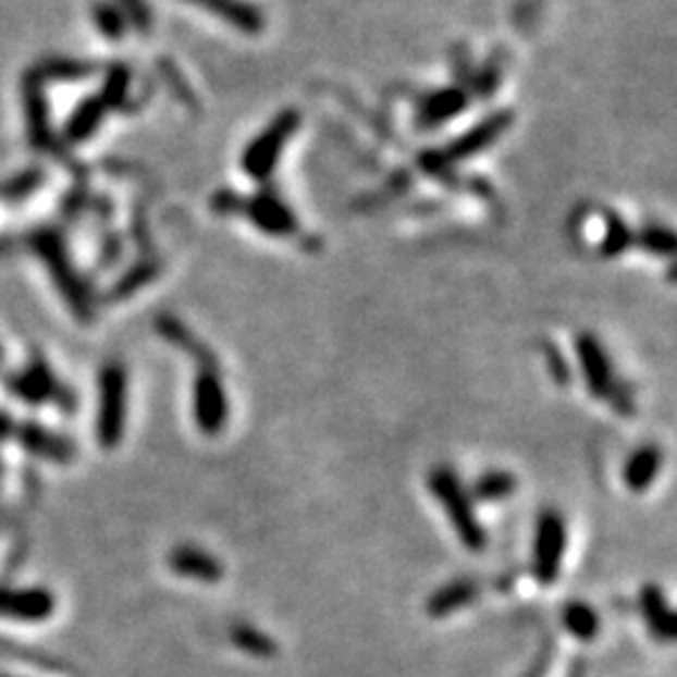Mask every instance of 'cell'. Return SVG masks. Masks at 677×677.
Wrapping results in <instances>:
<instances>
[{"instance_id": "obj_1", "label": "cell", "mask_w": 677, "mask_h": 677, "mask_svg": "<svg viewBox=\"0 0 677 677\" xmlns=\"http://www.w3.org/2000/svg\"><path fill=\"white\" fill-rule=\"evenodd\" d=\"M33 251L40 256V261L46 263L48 274H51L53 284L61 296L69 304V309L76 313L81 321H90L96 313L94 307V294H90L84 276L78 274V269L73 267L71 254L65 249L63 238L56 231H38L33 236Z\"/></svg>"}, {"instance_id": "obj_2", "label": "cell", "mask_w": 677, "mask_h": 677, "mask_svg": "<svg viewBox=\"0 0 677 677\" xmlns=\"http://www.w3.org/2000/svg\"><path fill=\"white\" fill-rule=\"evenodd\" d=\"M427 484L429 492L440 500L444 515L450 517V522L461 544H465L469 552H482L487 547L484 527L480 522V517H477L472 497L467 494L465 484L459 482V477L454 475L450 467H434L432 472H429Z\"/></svg>"}, {"instance_id": "obj_3", "label": "cell", "mask_w": 677, "mask_h": 677, "mask_svg": "<svg viewBox=\"0 0 677 677\" xmlns=\"http://www.w3.org/2000/svg\"><path fill=\"white\" fill-rule=\"evenodd\" d=\"M128 374L121 365H106L98 374V419L96 434L101 447L115 450L126 432Z\"/></svg>"}, {"instance_id": "obj_4", "label": "cell", "mask_w": 677, "mask_h": 677, "mask_svg": "<svg viewBox=\"0 0 677 677\" xmlns=\"http://www.w3.org/2000/svg\"><path fill=\"white\" fill-rule=\"evenodd\" d=\"M575 349L577 357H580V367L590 394L598 396V399L613 402V409L620 411V415H632V396L617 384L613 365H610V357L605 346L600 344V338H594L592 334H580Z\"/></svg>"}, {"instance_id": "obj_5", "label": "cell", "mask_w": 677, "mask_h": 677, "mask_svg": "<svg viewBox=\"0 0 677 677\" xmlns=\"http://www.w3.org/2000/svg\"><path fill=\"white\" fill-rule=\"evenodd\" d=\"M299 113L286 109L261 131L254 141L246 146L242 156V167L256 181H267L274 173L279 159H282L286 144L292 141V136L299 128Z\"/></svg>"}, {"instance_id": "obj_6", "label": "cell", "mask_w": 677, "mask_h": 677, "mask_svg": "<svg viewBox=\"0 0 677 677\" xmlns=\"http://www.w3.org/2000/svg\"><path fill=\"white\" fill-rule=\"evenodd\" d=\"M567 552V525L559 512H542L534 527L532 575L540 584H552L563 573Z\"/></svg>"}, {"instance_id": "obj_7", "label": "cell", "mask_w": 677, "mask_h": 677, "mask_svg": "<svg viewBox=\"0 0 677 677\" xmlns=\"http://www.w3.org/2000/svg\"><path fill=\"white\" fill-rule=\"evenodd\" d=\"M194 419L204 434L217 436L229 422V396L219 369H201L194 382Z\"/></svg>"}, {"instance_id": "obj_8", "label": "cell", "mask_w": 677, "mask_h": 677, "mask_svg": "<svg viewBox=\"0 0 677 677\" xmlns=\"http://www.w3.org/2000/svg\"><path fill=\"white\" fill-rule=\"evenodd\" d=\"M509 126H512L509 111H497V113L487 115V119H482L477 126L465 131L459 138H454L444 151L432 153L434 167L436 163H440V167H452V163H457V161L472 159V156L487 151V148L497 141V138L505 136V131Z\"/></svg>"}, {"instance_id": "obj_9", "label": "cell", "mask_w": 677, "mask_h": 677, "mask_svg": "<svg viewBox=\"0 0 677 677\" xmlns=\"http://www.w3.org/2000/svg\"><path fill=\"white\" fill-rule=\"evenodd\" d=\"M56 613V598L46 588H0V617L21 623H44Z\"/></svg>"}, {"instance_id": "obj_10", "label": "cell", "mask_w": 677, "mask_h": 677, "mask_svg": "<svg viewBox=\"0 0 677 677\" xmlns=\"http://www.w3.org/2000/svg\"><path fill=\"white\" fill-rule=\"evenodd\" d=\"M23 106H26V126L33 148L44 151L53 144L51 134V113H48V101L44 90V78L36 71H30L23 78Z\"/></svg>"}, {"instance_id": "obj_11", "label": "cell", "mask_w": 677, "mask_h": 677, "mask_svg": "<svg viewBox=\"0 0 677 677\" xmlns=\"http://www.w3.org/2000/svg\"><path fill=\"white\" fill-rule=\"evenodd\" d=\"M242 209L246 211L256 229H261L263 234L271 236H292L296 231V219L294 213L286 209L284 201H279L276 196L271 194H259L254 198H246Z\"/></svg>"}, {"instance_id": "obj_12", "label": "cell", "mask_w": 677, "mask_h": 677, "mask_svg": "<svg viewBox=\"0 0 677 677\" xmlns=\"http://www.w3.org/2000/svg\"><path fill=\"white\" fill-rule=\"evenodd\" d=\"M169 567L171 573H176L179 577L206 584L219 582L221 577H224V565H221V559L209 555V552L201 547H194V544L173 547L169 555Z\"/></svg>"}, {"instance_id": "obj_13", "label": "cell", "mask_w": 677, "mask_h": 677, "mask_svg": "<svg viewBox=\"0 0 677 677\" xmlns=\"http://www.w3.org/2000/svg\"><path fill=\"white\" fill-rule=\"evenodd\" d=\"M11 392L19 394L21 399L40 404L48 399H63L65 404H71L69 396L61 390V384L56 382V377L51 374V369L46 367V361H33V365L19 374L11 382Z\"/></svg>"}, {"instance_id": "obj_14", "label": "cell", "mask_w": 677, "mask_h": 677, "mask_svg": "<svg viewBox=\"0 0 677 677\" xmlns=\"http://www.w3.org/2000/svg\"><path fill=\"white\" fill-rule=\"evenodd\" d=\"M640 613L645 620L648 630L657 642H673L675 640V615L670 602H667L665 592L660 584H645L640 592Z\"/></svg>"}, {"instance_id": "obj_15", "label": "cell", "mask_w": 677, "mask_h": 677, "mask_svg": "<svg viewBox=\"0 0 677 677\" xmlns=\"http://www.w3.org/2000/svg\"><path fill=\"white\" fill-rule=\"evenodd\" d=\"M480 582L472 580V577H457L447 584H442L440 590H434L427 600V615L429 617H450L459 610H465L467 605L480 598Z\"/></svg>"}, {"instance_id": "obj_16", "label": "cell", "mask_w": 677, "mask_h": 677, "mask_svg": "<svg viewBox=\"0 0 677 677\" xmlns=\"http://www.w3.org/2000/svg\"><path fill=\"white\" fill-rule=\"evenodd\" d=\"M15 436L30 454L53 461H69L73 457V444L61 434L48 432V429L38 424H23L15 429Z\"/></svg>"}, {"instance_id": "obj_17", "label": "cell", "mask_w": 677, "mask_h": 677, "mask_svg": "<svg viewBox=\"0 0 677 677\" xmlns=\"http://www.w3.org/2000/svg\"><path fill=\"white\" fill-rule=\"evenodd\" d=\"M467 109V94L461 88H442L427 96L419 106V123L424 128H436Z\"/></svg>"}, {"instance_id": "obj_18", "label": "cell", "mask_w": 677, "mask_h": 677, "mask_svg": "<svg viewBox=\"0 0 677 677\" xmlns=\"http://www.w3.org/2000/svg\"><path fill=\"white\" fill-rule=\"evenodd\" d=\"M192 3L206 8V11L219 15L221 21H226L231 28L242 33H261L263 28V15L259 8H254L246 0H192Z\"/></svg>"}, {"instance_id": "obj_19", "label": "cell", "mask_w": 677, "mask_h": 677, "mask_svg": "<svg viewBox=\"0 0 677 677\" xmlns=\"http://www.w3.org/2000/svg\"><path fill=\"white\" fill-rule=\"evenodd\" d=\"M660 467H663V452L655 444H645V447L632 452L630 459L625 461V484L632 492H645L657 480Z\"/></svg>"}, {"instance_id": "obj_20", "label": "cell", "mask_w": 677, "mask_h": 677, "mask_svg": "<svg viewBox=\"0 0 677 677\" xmlns=\"http://www.w3.org/2000/svg\"><path fill=\"white\" fill-rule=\"evenodd\" d=\"M156 327H159V332L163 338H169V342L176 344L179 349L192 354V357L198 359V365H201L204 369H219L217 357H213V354L206 349V346L198 342V338H194V334L188 332V329L181 324V321L171 319V317H161L159 321H156Z\"/></svg>"}, {"instance_id": "obj_21", "label": "cell", "mask_w": 677, "mask_h": 677, "mask_svg": "<svg viewBox=\"0 0 677 677\" xmlns=\"http://www.w3.org/2000/svg\"><path fill=\"white\" fill-rule=\"evenodd\" d=\"M106 111L109 109H106L98 96H90L86 98V101H81L78 109L71 113L69 123H65V138H69L71 144L86 141V138L94 136L98 126L103 123Z\"/></svg>"}, {"instance_id": "obj_22", "label": "cell", "mask_w": 677, "mask_h": 677, "mask_svg": "<svg viewBox=\"0 0 677 677\" xmlns=\"http://www.w3.org/2000/svg\"><path fill=\"white\" fill-rule=\"evenodd\" d=\"M229 638L238 650L246 652V655H251V657H259V660L276 657V652H279L276 640L254 625H244V623L234 625L231 627Z\"/></svg>"}, {"instance_id": "obj_23", "label": "cell", "mask_w": 677, "mask_h": 677, "mask_svg": "<svg viewBox=\"0 0 677 677\" xmlns=\"http://www.w3.org/2000/svg\"><path fill=\"white\" fill-rule=\"evenodd\" d=\"M563 620H565L567 632L573 635V638L584 640V642L598 638L600 615L594 613L592 605H588V602H580V600L569 602V605L565 607Z\"/></svg>"}, {"instance_id": "obj_24", "label": "cell", "mask_w": 677, "mask_h": 677, "mask_svg": "<svg viewBox=\"0 0 677 677\" xmlns=\"http://www.w3.org/2000/svg\"><path fill=\"white\" fill-rule=\"evenodd\" d=\"M515 490H517L515 475L505 472V469H492V472H484L480 480L475 482V494L477 500L482 502L507 500L509 494H515Z\"/></svg>"}, {"instance_id": "obj_25", "label": "cell", "mask_w": 677, "mask_h": 677, "mask_svg": "<svg viewBox=\"0 0 677 677\" xmlns=\"http://www.w3.org/2000/svg\"><path fill=\"white\" fill-rule=\"evenodd\" d=\"M40 78H56V81H78L94 73V65L88 61H76V58H51L36 71Z\"/></svg>"}, {"instance_id": "obj_26", "label": "cell", "mask_w": 677, "mask_h": 677, "mask_svg": "<svg viewBox=\"0 0 677 677\" xmlns=\"http://www.w3.org/2000/svg\"><path fill=\"white\" fill-rule=\"evenodd\" d=\"M128 86H131V71L123 63H115L111 65L109 73H106L103 90L98 98H101V103L106 106V109H115V106H121L123 101H126Z\"/></svg>"}, {"instance_id": "obj_27", "label": "cell", "mask_w": 677, "mask_h": 677, "mask_svg": "<svg viewBox=\"0 0 677 677\" xmlns=\"http://www.w3.org/2000/svg\"><path fill=\"white\" fill-rule=\"evenodd\" d=\"M94 23H96V28L101 30L106 38H111V40H121L123 36H126V30H128L126 15L119 11V5L106 3V0H101V3L94 5Z\"/></svg>"}, {"instance_id": "obj_28", "label": "cell", "mask_w": 677, "mask_h": 677, "mask_svg": "<svg viewBox=\"0 0 677 677\" xmlns=\"http://www.w3.org/2000/svg\"><path fill=\"white\" fill-rule=\"evenodd\" d=\"M115 5H119V11L126 15L131 28H136L138 33L151 30L153 15L146 0H115Z\"/></svg>"}, {"instance_id": "obj_29", "label": "cell", "mask_w": 677, "mask_h": 677, "mask_svg": "<svg viewBox=\"0 0 677 677\" xmlns=\"http://www.w3.org/2000/svg\"><path fill=\"white\" fill-rule=\"evenodd\" d=\"M153 274H156V269H153V267H146V263H141V267H134L131 271H126L121 282L113 286L111 299H126V296H131L134 292H138V288H141V286L148 282V279H153Z\"/></svg>"}, {"instance_id": "obj_30", "label": "cell", "mask_w": 677, "mask_h": 677, "mask_svg": "<svg viewBox=\"0 0 677 677\" xmlns=\"http://www.w3.org/2000/svg\"><path fill=\"white\" fill-rule=\"evenodd\" d=\"M642 244H645V249L655 251V254H673L675 236L667 229H660V226L648 229L645 234H642Z\"/></svg>"}, {"instance_id": "obj_31", "label": "cell", "mask_w": 677, "mask_h": 677, "mask_svg": "<svg viewBox=\"0 0 677 677\" xmlns=\"http://www.w3.org/2000/svg\"><path fill=\"white\" fill-rule=\"evenodd\" d=\"M40 179H44V176H40V171H26V173H21V176L15 179L13 184L5 188V194L11 196V198L28 196V194L33 192V188H36V186L40 184Z\"/></svg>"}, {"instance_id": "obj_32", "label": "cell", "mask_w": 677, "mask_h": 677, "mask_svg": "<svg viewBox=\"0 0 677 677\" xmlns=\"http://www.w3.org/2000/svg\"><path fill=\"white\" fill-rule=\"evenodd\" d=\"M627 238H630V234H627V229L620 219H613V224L607 226V238H605V254H620L625 246H627Z\"/></svg>"}, {"instance_id": "obj_33", "label": "cell", "mask_w": 677, "mask_h": 677, "mask_svg": "<svg viewBox=\"0 0 677 677\" xmlns=\"http://www.w3.org/2000/svg\"><path fill=\"white\" fill-rule=\"evenodd\" d=\"M547 365H550V374L557 379L559 384H567L569 382V369H567V361L563 354H559L555 346H547Z\"/></svg>"}, {"instance_id": "obj_34", "label": "cell", "mask_w": 677, "mask_h": 677, "mask_svg": "<svg viewBox=\"0 0 677 677\" xmlns=\"http://www.w3.org/2000/svg\"><path fill=\"white\" fill-rule=\"evenodd\" d=\"M547 667H550V650H542V655L537 657L530 667H527L522 677H544Z\"/></svg>"}, {"instance_id": "obj_35", "label": "cell", "mask_w": 677, "mask_h": 677, "mask_svg": "<svg viewBox=\"0 0 677 677\" xmlns=\"http://www.w3.org/2000/svg\"><path fill=\"white\" fill-rule=\"evenodd\" d=\"M15 429L19 424L13 419H8L5 415H0V440H8V436H15Z\"/></svg>"}]
</instances>
